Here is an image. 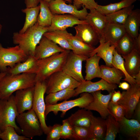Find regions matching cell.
<instances>
[{
	"label": "cell",
	"mask_w": 140,
	"mask_h": 140,
	"mask_svg": "<svg viewBox=\"0 0 140 140\" xmlns=\"http://www.w3.org/2000/svg\"><path fill=\"white\" fill-rule=\"evenodd\" d=\"M36 76L35 74L12 75L7 73L0 81V99L7 98L18 90L34 86Z\"/></svg>",
	"instance_id": "1"
},
{
	"label": "cell",
	"mask_w": 140,
	"mask_h": 140,
	"mask_svg": "<svg viewBox=\"0 0 140 140\" xmlns=\"http://www.w3.org/2000/svg\"><path fill=\"white\" fill-rule=\"evenodd\" d=\"M47 28L40 26L36 23L24 33L15 32L12 36L13 43L18 45L28 56H34L35 48L48 31Z\"/></svg>",
	"instance_id": "2"
},
{
	"label": "cell",
	"mask_w": 140,
	"mask_h": 140,
	"mask_svg": "<svg viewBox=\"0 0 140 140\" xmlns=\"http://www.w3.org/2000/svg\"><path fill=\"white\" fill-rule=\"evenodd\" d=\"M70 51L66 50L63 52L38 60V71L36 74V81H46L53 73L62 71Z\"/></svg>",
	"instance_id": "3"
},
{
	"label": "cell",
	"mask_w": 140,
	"mask_h": 140,
	"mask_svg": "<svg viewBox=\"0 0 140 140\" xmlns=\"http://www.w3.org/2000/svg\"><path fill=\"white\" fill-rule=\"evenodd\" d=\"M16 120L23 135L32 138L44 133L39 119L32 109L19 114Z\"/></svg>",
	"instance_id": "4"
},
{
	"label": "cell",
	"mask_w": 140,
	"mask_h": 140,
	"mask_svg": "<svg viewBox=\"0 0 140 140\" xmlns=\"http://www.w3.org/2000/svg\"><path fill=\"white\" fill-rule=\"evenodd\" d=\"M18 114L13 94L7 98L0 99V129L2 132L6 127L11 125L21 134L20 129L16 122Z\"/></svg>",
	"instance_id": "5"
},
{
	"label": "cell",
	"mask_w": 140,
	"mask_h": 140,
	"mask_svg": "<svg viewBox=\"0 0 140 140\" xmlns=\"http://www.w3.org/2000/svg\"><path fill=\"white\" fill-rule=\"evenodd\" d=\"M46 89V81H36L32 109L39 119L44 133L46 135L50 130L51 126L47 125L45 115L46 105L44 95Z\"/></svg>",
	"instance_id": "6"
},
{
	"label": "cell",
	"mask_w": 140,
	"mask_h": 140,
	"mask_svg": "<svg viewBox=\"0 0 140 140\" xmlns=\"http://www.w3.org/2000/svg\"><path fill=\"white\" fill-rule=\"evenodd\" d=\"M93 100L92 94L87 92L81 94V96L75 99L69 101L64 100L59 103L52 105H46L45 115L46 119L48 114L51 112L57 115L59 111L62 112L61 117H64L66 112L75 107L85 108L92 102Z\"/></svg>",
	"instance_id": "7"
},
{
	"label": "cell",
	"mask_w": 140,
	"mask_h": 140,
	"mask_svg": "<svg viewBox=\"0 0 140 140\" xmlns=\"http://www.w3.org/2000/svg\"><path fill=\"white\" fill-rule=\"evenodd\" d=\"M28 56L18 45L5 48L0 43V71L6 72L8 67L23 62Z\"/></svg>",
	"instance_id": "8"
},
{
	"label": "cell",
	"mask_w": 140,
	"mask_h": 140,
	"mask_svg": "<svg viewBox=\"0 0 140 140\" xmlns=\"http://www.w3.org/2000/svg\"><path fill=\"white\" fill-rule=\"evenodd\" d=\"M46 82L47 94L67 88L75 89L80 83L62 71L53 73Z\"/></svg>",
	"instance_id": "9"
},
{
	"label": "cell",
	"mask_w": 140,
	"mask_h": 140,
	"mask_svg": "<svg viewBox=\"0 0 140 140\" xmlns=\"http://www.w3.org/2000/svg\"><path fill=\"white\" fill-rule=\"evenodd\" d=\"M121 93V97L117 103L124 108L125 116L130 119L137 104L140 101V84L136 83L130 85L128 90Z\"/></svg>",
	"instance_id": "10"
},
{
	"label": "cell",
	"mask_w": 140,
	"mask_h": 140,
	"mask_svg": "<svg viewBox=\"0 0 140 140\" xmlns=\"http://www.w3.org/2000/svg\"><path fill=\"white\" fill-rule=\"evenodd\" d=\"M86 59L70 51L62 71L77 81L81 83L85 80L82 73V62Z\"/></svg>",
	"instance_id": "11"
},
{
	"label": "cell",
	"mask_w": 140,
	"mask_h": 140,
	"mask_svg": "<svg viewBox=\"0 0 140 140\" xmlns=\"http://www.w3.org/2000/svg\"><path fill=\"white\" fill-rule=\"evenodd\" d=\"M49 9L53 14H68L73 15L81 20H85L88 13L84 6L79 10L74 5L67 4L62 0H54L48 3Z\"/></svg>",
	"instance_id": "12"
},
{
	"label": "cell",
	"mask_w": 140,
	"mask_h": 140,
	"mask_svg": "<svg viewBox=\"0 0 140 140\" xmlns=\"http://www.w3.org/2000/svg\"><path fill=\"white\" fill-rule=\"evenodd\" d=\"M88 23L86 20H80L70 14H53L51 23L47 28L48 31H64L75 25Z\"/></svg>",
	"instance_id": "13"
},
{
	"label": "cell",
	"mask_w": 140,
	"mask_h": 140,
	"mask_svg": "<svg viewBox=\"0 0 140 140\" xmlns=\"http://www.w3.org/2000/svg\"><path fill=\"white\" fill-rule=\"evenodd\" d=\"M101 91L99 90L90 93L93 97V100L85 109L97 112L102 118L105 119L109 114L108 104L113 91L106 95L102 94Z\"/></svg>",
	"instance_id": "14"
},
{
	"label": "cell",
	"mask_w": 140,
	"mask_h": 140,
	"mask_svg": "<svg viewBox=\"0 0 140 140\" xmlns=\"http://www.w3.org/2000/svg\"><path fill=\"white\" fill-rule=\"evenodd\" d=\"M117 88V85L109 83L102 79L94 82L85 80L80 83L79 86L75 89V96L84 92L90 93L99 90H106L109 93L113 91Z\"/></svg>",
	"instance_id": "15"
},
{
	"label": "cell",
	"mask_w": 140,
	"mask_h": 140,
	"mask_svg": "<svg viewBox=\"0 0 140 140\" xmlns=\"http://www.w3.org/2000/svg\"><path fill=\"white\" fill-rule=\"evenodd\" d=\"M34 86L15 92L14 100L18 114L32 109Z\"/></svg>",
	"instance_id": "16"
},
{
	"label": "cell",
	"mask_w": 140,
	"mask_h": 140,
	"mask_svg": "<svg viewBox=\"0 0 140 140\" xmlns=\"http://www.w3.org/2000/svg\"><path fill=\"white\" fill-rule=\"evenodd\" d=\"M65 50L43 36L35 48L34 56L38 60H40Z\"/></svg>",
	"instance_id": "17"
},
{
	"label": "cell",
	"mask_w": 140,
	"mask_h": 140,
	"mask_svg": "<svg viewBox=\"0 0 140 140\" xmlns=\"http://www.w3.org/2000/svg\"><path fill=\"white\" fill-rule=\"evenodd\" d=\"M75 36L89 45L94 46L100 40L99 36L93 27L89 24H81L74 27Z\"/></svg>",
	"instance_id": "18"
},
{
	"label": "cell",
	"mask_w": 140,
	"mask_h": 140,
	"mask_svg": "<svg viewBox=\"0 0 140 140\" xmlns=\"http://www.w3.org/2000/svg\"><path fill=\"white\" fill-rule=\"evenodd\" d=\"M38 60L34 56L30 55L23 62L8 68V74L14 75L23 73L36 74L38 71Z\"/></svg>",
	"instance_id": "19"
},
{
	"label": "cell",
	"mask_w": 140,
	"mask_h": 140,
	"mask_svg": "<svg viewBox=\"0 0 140 140\" xmlns=\"http://www.w3.org/2000/svg\"><path fill=\"white\" fill-rule=\"evenodd\" d=\"M118 122L120 132L124 136L131 140H140V122L138 121L124 116Z\"/></svg>",
	"instance_id": "20"
},
{
	"label": "cell",
	"mask_w": 140,
	"mask_h": 140,
	"mask_svg": "<svg viewBox=\"0 0 140 140\" xmlns=\"http://www.w3.org/2000/svg\"><path fill=\"white\" fill-rule=\"evenodd\" d=\"M126 33L123 25L108 22L100 41L102 40L105 42H109L116 46L118 41Z\"/></svg>",
	"instance_id": "21"
},
{
	"label": "cell",
	"mask_w": 140,
	"mask_h": 140,
	"mask_svg": "<svg viewBox=\"0 0 140 140\" xmlns=\"http://www.w3.org/2000/svg\"><path fill=\"white\" fill-rule=\"evenodd\" d=\"M85 20L97 33L100 40L108 23L105 15L101 13L96 9H94L90 10Z\"/></svg>",
	"instance_id": "22"
},
{
	"label": "cell",
	"mask_w": 140,
	"mask_h": 140,
	"mask_svg": "<svg viewBox=\"0 0 140 140\" xmlns=\"http://www.w3.org/2000/svg\"><path fill=\"white\" fill-rule=\"evenodd\" d=\"M68 40L72 48V51L86 59L91 56L92 52L95 48L86 44L70 33L68 36Z\"/></svg>",
	"instance_id": "23"
},
{
	"label": "cell",
	"mask_w": 140,
	"mask_h": 140,
	"mask_svg": "<svg viewBox=\"0 0 140 140\" xmlns=\"http://www.w3.org/2000/svg\"><path fill=\"white\" fill-rule=\"evenodd\" d=\"M99 43L100 45L93 51L91 56L96 54L103 60L106 65L110 67H113L112 61L113 52L116 46L111 44L109 42H105L103 41L100 40Z\"/></svg>",
	"instance_id": "24"
},
{
	"label": "cell",
	"mask_w": 140,
	"mask_h": 140,
	"mask_svg": "<svg viewBox=\"0 0 140 140\" xmlns=\"http://www.w3.org/2000/svg\"><path fill=\"white\" fill-rule=\"evenodd\" d=\"M93 115L91 110L82 108L72 114L67 118L72 126L89 127Z\"/></svg>",
	"instance_id": "25"
},
{
	"label": "cell",
	"mask_w": 140,
	"mask_h": 140,
	"mask_svg": "<svg viewBox=\"0 0 140 140\" xmlns=\"http://www.w3.org/2000/svg\"><path fill=\"white\" fill-rule=\"evenodd\" d=\"M91 140H104L106 134V120L101 117L92 116L89 127Z\"/></svg>",
	"instance_id": "26"
},
{
	"label": "cell",
	"mask_w": 140,
	"mask_h": 140,
	"mask_svg": "<svg viewBox=\"0 0 140 140\" xmlns=\"http://www.w3.org/2000/svg\"><path fill=\"white\" fill-rule=\"evenodd\" d=\"M126 32L134 39L139 34L140 25V10H133L123 25Z\"/></svg>",
	"instance_id": "27"
},
{
	"label": "cell",
	"mask_w": 140,
	"mask_h": 140,
	"mask_svg": "<svg viewBox=\"0 0 140 140\" xmlns=\"http://www.w3.org/2000/svg\"><path fill=\"white\" fill-rule=\"evenodd\" d=\"M101 59L95 54L86 59V74L84 78L85 80L91 81L96 78H100L101 69L99 62Z\"/></svg>",
	"instance_id": "28"
},
{
	"label": "cell",
	"mask_w": 140,
	"mask_h": 140,
	"mask_svg": "<svg viewBox=\"0 0 140 140\" xmlns=\"http://www.w3.org/2000/svg\"><path fill=\"white\" fill-rule=\"evenodd\" d=\"M122 57L125 69L130 75L132 76L140 71V52L134 49Z\"/></svg>",
	"instance_id": "29"
},
{
	"label": "cell",
	"mask_w": 140,
	"mask_h": 140,
	"mask_svg": "<svg viewBox=\"0 0 140 140\" xmlns=\"http://www.w3.org/2000/svg\"><path fill=\"white\" fill-rule=\"evenodd\" d=\"M100 67V78L109 83L118 85L124 76L121 71L114 67L102 65Z\"/></svg>",
	"instance_id": "30"
},
{
	"label": "cell",
	"mask_w": 140,
	"mask_h": 140,
	"mask_svg": "<svg viewBox=\"0 0 140 140\" xmlns=\"http://www.w3.org/2000/svg\"><path fill=\"white\" fill-rule=\"evenodd\" d=\"M69 33L66 30L48 31L43 36L52 41L65 50H72V48L68 41Z\"/></svg>",
	"instance_id": "31"
},
{
	"label": "cell",
	"mask_w": 140,
	"mask_h": 140,
	"mask_svg": "<svg viewBox=\"0 0 140 140\" xmlns=\"http://www.w3.org/2000/svg\"><path fill=\"white\" fill-rule=\"evenodd\" d=\"M75 89L68 88L47 94L45 99L46 105H54L59 101L66 100L75 96Z\"/></svg>",
	"instance_id": "32"
},
{
	"label": "cell",
	"mask_w": 140,
	"mask_h": 140,
	"mask_svg": "<svg viewBox=\"0 0 140 140\" xmlns=\"http://www.w3.org/2000/svg\"><path fill=\"white\" fill-rule=\"evenodd\" d=\"M40 10V5L34 7L26 8L22 9V12L25 15V19L24 25L18 32L19 33H24L37 23Z\"/></svg>",
	"instance_id": "33"
},
{
	"label": "cell",
	"mask_w": 140,
	"mask_h": 140,
	"mask_svg": "<svg viewBox=\"0 0 140 140\" xmlns=\"http://www.w3.org/2000/svg\"><path fill=\"white\" fill-rule=\"evenodd\" d=\"M39 3L40 10L37 23L40 26L48 27L51 23L53 14L49 8L47 3L40 0Z\"/></svg>",
	"instance_id": "34"
},
{
	"label": "cell",
	"mask_w": 140,
	"mask_h": 140,
	"mask_svg": "<svg viewBox=\"0 0 140 140\" xmlns=\"http://www.w3.org/2000/svg\"><path fill=\"white\" fill-rule=\"evenodd\" d=\"M115 48L117 53L123 57L134 49V39L126 32L117 42Z\"/></svg>",
	"instance_id": "35"
},
{
	"label": "cell",
	"mask_w": 140,
	"mask_h": 140,
	"mask_svg": "<svg viewBox=\"0 0 140 140\" xmlns=\"http://www.w3.org/2000/svg\"><path fill=\"white\" fill-rule=\"evenodd\" d=\"M132 5L113 13L105 15L109 23H117L124 25L128 17L134 9Z\"/></svg>",
	"instance_id": "36"
},
{
	"label": "cell",
	"mask_w": 140,
	"mask_h": 140,
	"mask_svg": "<svg viewBox=\"0 0 140 140\" xmlns=\"http://www.w3.org/2000/svg\"><path fill=\"white\" fill-rule=\"evenodd\" d=\"M136 0H122L114 3L106 5H98L96 9L102 14L106 15L132 5Z\"/></svg>",
	"instance_id": "37"
},
{
	"label": "cell",
	"mask_w": 140,
	"mask_h": 140,
	"mask_svg": "<svg viewBox=\"0 0 140 140\" xmlns=\"http://www.w3.org/2000/svg\"><path fill=\"white\" fill-rule=\"evenodd\" d=\"M112 63L113 67L121 71L124 74V78L123 80L127 81L130 85L136 83L135 80L127 72L124 65V59L117 52L115 48L113 52Z\"/></svg>",
	"instance_id": "38"
},
{
	"label": "cell",
	"mask_w": 140,
	"mask_h": 140,
	"mask_svg": "<svg viewBox=\"0 0 140 140\" xmlns=\"http://www.w3.org/2000/svg\"><path fill=\"white\" fill-rule=\"evenodd\" d=\"M106 126L104 140H114L118 133L120 132L118 122L109 114L105 119Z\"/></svg>",
	"instance_id": "39"
},
{
	"label": "cell",
	"mask_w": 140,
	"mask_h": 140,
	"mask_svg": "<svg viewBox=\"0 0 140 140\" xmlns=\"http://www.w3.org/2000/svg\"><path fill=\"white\" fill-rule=\"evenodd\" d=\"M108 111L109 114L118 122L125 116V111L124 107L117 103L111 101L108 104Z\"/></svg>",
	"instance_id": "40"
},
{
	"label": "cell",
	"mask_w": 140,
	"mask_h": 140,
	"mask_svg": "<svg viewBox=\"0 0 140 140\" xmlns=\"http://www.w3.org/2000/svg\"><path fill=\"white\" fill-rule=\"evenodd\" d=\"M0 138L3 140H30V139L23 135H20L16 132L15 128L9 125L2 132Z\"/></svg>",
	"instance_id": "41"
},
{
	"label": "cell",
	"mask_w": 140,
	"mask_h": 140,
	"mask_svg": "<svg viewBox=\"0 0 140 140\" xmlns=\"http://www.w3.org/2000/svg\"><path fill=\"white\" fill-rule=\"evenodd\" d=\"M73 139L90 140L91 139L89 127L73 126Z\"/></svg>",
	"instance_id": "42"
},
{
	"label": "cell",
	"mask_w": 140,
	"mask_h": 140,
	"mask_svg": "<svg viewBox=\"0 0 140 140\" xmlns=\"http://www.w3.org/2000/svg\"><path fill=\"white\" fill-rule=\"evenodd\" d=\"M73 126L67 118L63 120L61 125V138L73 139Z\"/></svg>",
	"instance_id": "43"
},
{
	"label": "cell",
	"mask_w": 140,
	"mask_h": 140,
	"mask_svg": "<svg viewBox=\"0 0 140 140\" xmlns=\"http://www.w3.org/2000/svg\"><path fill=\"white\" fill-rule=\"evenodd\" d=\"M61 125L56 124L51 126L46 135L47 140H59L61 138Z\"/></svg>",
	"instance_id": "44"
},
{
	"label": "cell",
	"mask_w": 140,
	"mask_h": 140,
	"mask_svg": "<svg viewBox=\"0 0 140 140\" xmlns=\"http://www.w3.org/2000/svg\"><path fill=\"white\" fill-rule=\"evenodd\" d=\"M73 5L79 9L84 6L87 9L91 10L96 9L98 4L95 0H72Z\"/></svg>",
	"instance_id": "45"
},
{
	"label": "cell",
	"mask_w": 140,
	"mask_h": 140,
	"mask_svg": "<svg viewBox=\"0 0 140 140\" xmlns=\"http://www.w3.org/2000/svg\"><path fill=\"white\" fill-rule=\"evenodd\" d=\"M122 95V93L119 90L116 91L115 90L113 92L110 101L117 103L121 99Z\"/></svg>",
	"instance_id": "46"
},
{
	"label": "cell",
	"mask_w": 140,
	"mask_h": 140,
	"mask_svg": "<svg viewBox=\"0 0 140 140\" xmlns=\"http://www.w3.org/2000/svg\"><path fill=\"white\" fill-rule=\"evenodd\" d=\"M134 119L140 122V101L137 104L134 111L132 117Z\"/></svg>",
	"instance_id": "47"
},
{
	"label": "cell",
	"mask_w": 140,
	"mask_h": 140,
	"mask_svg": "<svg viewBox=\"0 0 140 140\" xmlns=\"http://www.w3.org/2000/svg\"><path fill=\"white\" fill-rule=\"evenodd\" d=\"M40 0H25L26 8H31L37 6Z\"/></svg>",
	"instance_id": "48"
},
{
	"label": "cell",
	"mask_w": 140,
	"mask_h": 140,
	"mask_svg": "<svg viewBox=\"0 0 140 140\" xmlns=\"http://www.w3.org/2000/svg\"><path fill=\"white\" fill-rule=\"evenodd\" d=\"M134 39V49L140 52V34Z\"/></svg>",
	"instance_id": "49"
},
{
	"label": "cell",
	"mask_w": 140,
	"mask_h": 140,
	"mask_svg": "<svg viewBox=\"0 0 140 140\" xmlns=\"http://www.w3.org/2000/svg\"><path fill=\"white\" fill-rule=\"evenodd\" d=\"M118 85L119 87L123 90H128L130 87L129 84L126 82H120Z\"/></svg>",
	"instance_id": "50"
},
{
	"label": "cell",
	"mask_w": 140,
	"mask_h": 140,
	"mask_svg": "<svg viewBox=\"0 0 140 140\" xmlns=\"http://www.w3.org/2000/svg\"><path fill=\"white\" fill-rule=\"evenodd\" d=\"M132 76L135 79L137 83L140 84V71Z\"/></svg>",
	"instance_id": "51"
},
{
	"label": "cell",
	"mask_w": 140,
	"mask_h": 140,
	"mask_svg": "<svg viewBox=\"0 0 140 140\" xmlns=\"http://www.w3.org/2000/svg\"><path fill=\"white\" fill-rule=\"evenodd\" d=\"M7 73L6 72H0V81Z\"/></svg>",
	"instance_id": "52"
},
{
	"label": "cell",
	"mask_w": 140,
	"mask_h": 140,
	"mask_svg": "<svg viewBox=\"0 0 140 140\" xmlns=\"http://www.w3.org/2000/svg\"><path fill=\"white\" fill-rule=\"evenodd\" d=\"M65 1L69 3H71L72 2V0H62Z\"/></svg>",
	"instance_id": "53"
},
{
	"label": "cell",
	"mask_w": 140,
	"mask_h": 140,
	"mask_svg": "<svg viewBox=\"0 0 140 140\" xmlns=\"http://www.w3.org/2000/svg\"><path fill=\"white\" fill-rule=\"evenodd\" d=\"M2 29V25L0 23V34L1 32Z\"/></svg>",
	"instance_id": "54"
},
{
	"label": "cell",
	"mask_w": 140,
	"mask_h": 140,
	"mask_svg": "<svg viewBox=\"0 0 140 140\" xmlns=\"http://www.w3.org/2000/svg\"><path fill=\"white\" fill-rule=\"evenodd\" d=\"M43 0L45 1L46 2L48 3L49 2L54 0Z\"/></svg>",
	"instance_id": "55"
},
{
	"label": "cell",
	"mask_w": 140,
	"mask_h": 140,
	"mask_svg": "<svg viewBox=\"0 0 140 140\" xmlns=\"http://www.w3.org/2000/svg\"><path fill=\"white\" fill-rule=\"evenodd\" d=\"M1 132H2V131H1V130L0 129V135H1Z\"/></svg>",
	"instance_id": "56"
},
{
	"label": "cell",
	"mask_w": 140,
	"mask_h": 140,
	"mask_svg": "<svg viewBox=\"0 0 140 140\" xmlns=\"http://www.w3.org/2000/svg\"><path fill=\"white\" fill-rule=\"evenodd\" d=\"M138 0V1H140V0Z\"/></svg>",
	"instance_id": "57"
},
{
	"label": "cell",
	"mask_w": 140,
	"mask_h": 140,
	"mask_svg": "<svg viewBox=\"0 0 140 140\" xmlns=\"http://www.w3.org/2000/svg\"></svg>",
	"instance_id": "58"
},
{
	"label": "cell",
	"mask_w": 140,
	"mask_h": 140,
	"mask_svg": "<svg viewBox=\"0 0 140 140\" xmlns=\"http://www.w3.org/2000/svg\"></svg>",
	"instance_id": "59"
}]
</instances>
